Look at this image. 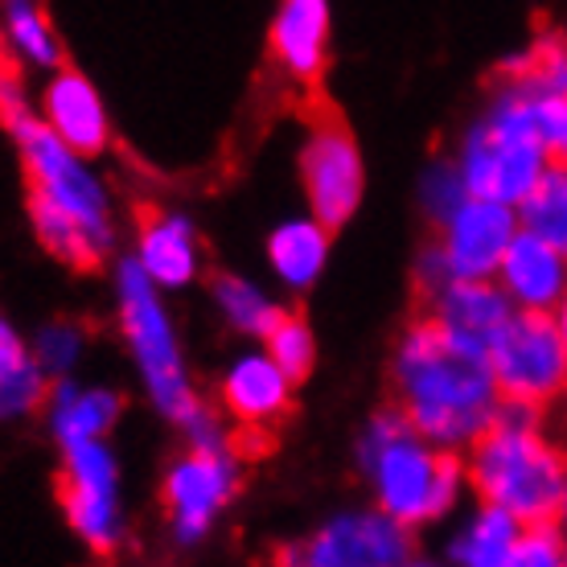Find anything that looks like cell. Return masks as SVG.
<instances>
[{"label":"cell","mask_w":567,"mask_h":567,"mask_svg":"<svg viewBox=\"0 0 567 567\" xmlns=\"http://www.w3.org/2000/svg\"><path fill=\"white\" fill-rule=\"evenodd\" d=\"M391 391L415 432L453 453H465L502 408L489 354L449 338L427 312L399 333Z\"/></svg>","instance_id":"obj_1"},{"label":"cell","mask_w":567,"mask_h":567,"mask_svg":"<svg viewBox=\"0 0 567 567\" xmlns=\"http://www.w3.org/2000/svg\"><path fill=\"white\" fill-rule=\"evenodd\" d=\"M354 456L370 489V506L391 514L408 530L449 523L465 506V453L440 449L427 436H420L395 403L362 424Z\"/></svg>","instance_id":"obj_2"},{"label":"cell","mask_w":567,"mask_h":567,"mask_svg":"<svg viewBox=\"0 0 567 567\" xmlns=\"http://www.w3.org/2000/svg\"><path fill=\"white\" fill-rule=\"evenodd\" d=\"M539 420L543 408L502 399L494 424L465 449L468 494L514 514L523 526L555 523L567 485V456Z\"/></svg>","instance_id":"obj_3"},{"label":"cell","mask_w":567,"mask_h":567,"mask_svg":"<svg viewBox=\"0 0 567 567\" xmlns=\"http://www.w3.org/2000/svg\"><path fill=\"white\" fill-rule=\"evenodd\" d=\"M115 317H120V333H124V346H128L136 379L153 412L177 432L210 412V403L194 386L169 305L136 259H124L115 268Z\"/></svg>","instance_id":"obj_4"},{"label":"cell","mask_w":567,"mask_h":567,"mask_svg":"<svg viewBox=\"0 0 567 567\" xmlns=\"http://www.w3.org/2000/svg\"><path fill=\"white\" fill-rule=\"evenodd\" d=\"M555 156L543 141L535 112L518 86L506 83L502 100L485 112V120L468 132L456 173L465 182L468 194H482V198L497 202H518L539 185L543 169L551 165Z\"/></svg>","instance_id":"obj_5"},{"label":"cell","mask_w":567,"mask_h":567,"mask_svg":"<svg viewBox=\"0 0 567 567\" xmlns=\"http://www.w3.org/2000/svg\"><path fill=\"white\" fill-rule=\"evenodd\" d=\"M305 120H309V141L300 148V182L309 194V214L321 227L341 230L354 218L362 189H367L362 153H358L346 115L326 91H309Z\"/></svg>","instance_id":"obj_6"},{"label":"cell","mask_w":567,"mask_h":567,"mask_svg":"<svg viewBox=\"0 0 567 567\" xmlns=\"http://www.w3.org/2000/svg\"><path fill=\"white\" fill-rule=\"evenodd\" d=\"M518 230H523L518 206L482 198V194H465L440 218L436 247L420 259L424 292L440 288L444 280H494L497 264H502Z\"/></svg>","instance_id":"obj_7"},{"label":"cell","mask_w":567,"mask_h":567,"mask_svg":"<svg viewBox=\"0 0 567 567\" xmlns=\"http://www.w3.org/2000/svg\"><path fill=\"white\" fill-rule=\"evenodd\" d=\"M62 461V514L79 539L91 551H115L124 543L128 518H124V494H120V456L112 440H66L58 444Z\"/></svg>","instance_id":"obj_8"},{"label":"cell","mask_w":567,"mask_h":567,"mask_svg":"<svg viewBox=\"0 0 567 567\" xmlns=\"http://www.w3.org/2000/svg\"><path fill=\"white\" fill-rule=\"evenodd\" d=\"M21 144L29 173V194L54 202L62 214H71L74 223L100 243L103 251H112L115 243V223H112V202L103 194V185L86 173L83 156L66 148L54 132L45 128V120L25 115L21 124L9 128Z\"/></svg>","instance_id":"obj_9"},{"label":"cell","mask_w":567,"mask_h":567,"mask_svg":"<svg viewBox=\"0 0 567 567\" xmlns=\"http://www.w3.org/2000/svg\"><path fill=\"white\" fill-rule=\"evenodd\" d=\"M239 485L243 465L230 444H218V449L185 444V453L165 468V482H161V502H165L173 543L198 547L214 530L218 514L239 497Z\"/></svg>","instance_id":"obj_10"},{"label":"cell","mask_w":567,"mask_h":567,"mask_svg":"<svg viewBox=\"0 0 567 567\" xmlns=\"http://www.w3.org/2000/svg\"><path fill=\"white\" fill-rule=\"evenodd\" d=\"M497 391L511 403L547 408L567 391V350L555 312H514L489 346Z\"/></svg>","instance_id":"obj_11"},{"label":"cell","mask_w":567,"mask_h":567,"mask_svg":"<svg viewBox=\"0 0 567 567\" xmlns=\"http://www.w3.org/2000/svg\"><path fill=\"white\" fill-rule=\"evenodd\" d=\"M412 530L379 506L329 514L305 539L288 543L280 567H399L412 555Z\"/></svg>","instance_id":"obj_12"},{"label":"cell","mask_w":567,"mask_h":567,"mask_svg":"<svg viewBox=\"0 0 567 567\" xmlns=\"http://www.w3.org/2000/svg\"><path fill=\"white\" fill-rule=\"evenodd\" d=\"M292 395H297V383L284 374L280 362L264 346L235 354L218 374V403L243 427L280 424L292 408Z\"/></svg>","instance_id":"obj_13"},{"label":"cell","mask_w":567,"mask_h":567,"mask_svg":"<svg viewBox=\"0 0 567 567\" xmlns=\"http://www.w3.org/2000/svg\"><path fill=\"white\" fill-rule=\"evenodd\" d=\"M514 300L502 292L497 280H444L427 292V317L436 321L449 338L477 346L489 354L497 333L511 326Z\"/></svg>","instance_id":"obj_14"},{"label":"cell","mask_w":567,"mask_h":567,"mask_svg":"<svg viewBox=\"0 0 567 567\" xmlns=\"http://www.w3.org/2000/svg\"><path fill=\"white\" fill-rule=\"evenodd\" d=\"M497 284L523 312H555L567 300V256L547 239L518 230L497 264Z\"/></svg>","instance_id":"obj_15"},{"label":"cell","mask_w":567,"mask_h":567,"mask_svg":"<svg viewBox=\"0 0 567 567\" xmlns=\"http://www.w3.org/2000/svg\"><path fill=\"white\" fill-rule=\"evenodd\" d=\"M271 58L305 91H321V71L329 58V4L326 0H280L271 17Z\"/></svg>","instance_id":"obj_16"},{"label":"cell","mask_w":567,"mask_h":567,"mask_svg":"<svg viewBox=\"0 0 567 567\" xmlns=\"http://www.w3.org/2000/svg\"><path fill=\"white\" fill-rule=\"evenodd\" d=\"M136 264L144 268V276L161 288H185L198 280L202 271V247L198 230L189 218L173 210H141V227H136Z\"/></svg>","instance_id":"obj_17"},{"label":"cell","mask_w":567,"mask_h":567,"mask_svg":"<svg viewBox=\"0 0 567 567\" xmlns=\"http://www.w3.org/2000/svg\"><path fill=\"white\" fill-rule=\"evenodd\" d=\"M45 128L79 156H100L107 148V141H112L107 112H103L100 95L86 83L83 71L62 66L54 74V83L45 91Z\"/></svg>","instance_id":"obj_18"},{"label":"cell","mask_w":567,"mask_h":567,"mask_svg":"<svg viewBox=\"0 0 567 567\" xmlns=\"http://www.w3.org/2000/svg\"><path fill=\"white\" fill-rule=\"evenodd\" d=\"M124 395L115 386H91L79 379H54L45 395V427L54 444L66 440H112L115 424L124 420Z\"/></svg>","instance_id":"obj_19"},{"label":"cell","mask_w":567,"mask_h":567,"mask_svg":"<svg viewBox=\"0 0 567 567\" xmlns=\"http://www.w3.org/2000/svg\"><path fill=\"white\" fill-rule=\"evenodd\" d=\"M523 539V523L514 514L497 511L489 502H477L473 511L461 514L453 535L444 543V564L449 567H502L511 559L514 543Z\"/></svg>","instance_id":"obj_20"},{"label":"cell","mask_w":567,"mask_h":567,"mask_svg":"<svg viewBox=\"0 0 567 567\" xmlns=\"http://www.w3.org/2000/svg\"><path fill=\"white\" fill-rule=\"evenodd\" d=\"M329 239L333 230L317 218H288L268 235V268L288 292H309L321 280L329 264Z\"/></svg>","instance_id":"obj_21"},{"label":"cell","mask_w":567,"mask_h":567,"mask_svg":"<svg viewBox=\"0 0 567 567\" xmlns=\"http://www.w3.org/2000/svg\"><path fill=\"white\" fill-rule=\"evenodd\" d=\"M50 379L38 367L29 341L13 329V321L0 312V424L29 420L45 408Z\"/></svg>","instance_id":"obj_22"},{"label":"cell","mask_w":567,"mask_h":567,"mask_svg":"<svg viewBox=\"0 0 567 567\" xmlns=\"http://www.w3.org/2000/svg\"><path fill=\"white\" fill-rule=\"evenodd\" d=\"M214 309L243 338L264 341L271 326L284 317V309L247 276H214Z\"/></svg>","instance_id":"obj_23"},{"label":"cell","mask_w":567,"mask_h":567,"mask_svg":"<svg viewBox=\"0 0 567 567\" xmlns=\"http://www.w3.org/2000/svg\"><path fill=\"white\" fill-rule=\"evenodd\" d=\"M518 223L523 230L547 239L567 256V161L555 156L551 165L543 169L539 185L518 202Z\"/></svg>","instance_id":"obj_24"},{"label":"cell","mask_w":567,"mask_h":567,"mask_svg":"<svg viewBox=\"0 0 567 567\" xmlns=\"http://www.w3.org/2000/svg\"><path fill=\"white\" fill-rule=\"evenodd\" d=\"M4 25H9L13 45L29 62H38V66H58L62 62V50H58V38L50 29L42 0H4Z\"/></svg>","instance_id":"obj_25"},{"label":"cell","mask_w":567,"mask_h":567,"mask_svg":"<svg viewBox=\"0 0 567 567\" xmlns=\"http://www.w3.org/2000/svg\"><path fill=\"white\" fill-rule=\"evenodd\" d=\"M259 346L280 362V370L297 386L305 383V379L312 374V367H317V333H312L309 321H305L300 312H284Z\"/></svg>","instance_id":"obj_26"},{"label":"cell","mask_w":567,"mask_h":567,"mask_svg":"<svg viewBox=\"0 0 567 567\" xmlns=\"http://www.w3.org/2000/svg\"><path fill=\"white\" fill-rule=\"evenodd\" d=\"M29 350H33V358H38V367L45 370L50 383L54 379H74L86 358V333L74 321H50V326L33 333Z\"/></svg>","instance_id":"obj_27"},{"label":"cell","mask_w":567,"mask_h":567,"mask_svg":"<svg viewBox=\"0 0 567 567\" xmlns=\"http://www.w3.org/2000/svg\"><path fill=\"white\" fill-rule=\"evenodd\" d=\"M502 567H567V543L564 530L555 523L523 526V539L514 543L511 559Z\"/></svg>","instance_id":"obj_28"},{"label":"cell","mask_w":567,"mask_h":567,"mask_svg":"<svg viewBox=\"0 0 567 567\" xmlns=\"http://www.w3.org/2000/svg\"><path fill=\"white\" fill-rule=\"evenodd\" d=\"M399 567H449V564H444V559H427V555H415V551H412Z\"/></svg>","instance_id":"obj_29"},{"label":"cell","mask_w":567,"mask_h":567,"mask_svg":"<svg viewBox=\"0 0 567 567\" xmlns=\"http://www.w3.org/2000/svg\"><path fill=\"white\" fill-rule=\"evenodd\" d=\"M555 526L564 530V543H567V485H564V502H559V518H555Z\"/></svg>","instance_id":"obj_30"},{"label":"cell","mask_w":567,"mask_h":567,"mask_svg":"<svg viewBox=\"0 0 567 567\" xmlns=\"http://www.w3.org/2000/svg\"><path fill=\"white\" fill-rule=\"evenodd\" d=\"M555 321H559V333H564V350H567V300L555 309Z\"/></svg>","instance_id":"obj_31"},{"label":"cell","mask_w":567,"mask_h":567,"mask_svg":"<svg viewBox=\"0 0 567 567\" xmlns=\"http://www.w3.org/2000/svg\"><path fill=\"white\" fill-rule=\"evenodd\" d=\"M0 62H4V45H0Z\"/></svg>","instance_id":"obj_32"}]
</instances>
